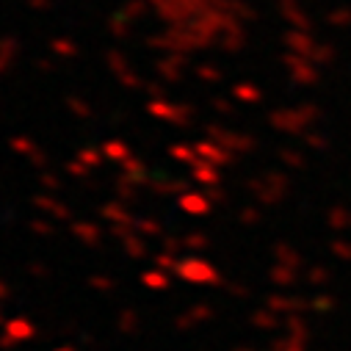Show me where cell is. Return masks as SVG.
<instances>
[{
  "instance_id": "1",
  "label": "cell",
  "mask_w": 351,
  "mask_h": 351,
  "mask_svg": "<svg viewBox=\"0 0 351 351\" xmlns=\"http://www.w3.org/2000/svg\"><path fill=\"white\" fill-rule=\"evenodd\" d=\"M9 335L12 337H20V340H28V337H34V329L25 321H12L9 324Z\"/></svg>"
},
{
  "instance_id": "2",
  "label": "cell",
  "mask_w": 351,
  "mask_h": 351,
  "mask_svg": "<svg viewBox=\"0 0 351 351\" xmlns=\"http://www.w3.org/2000/svg\"><path fill=\"white\" fill-rule=\"evenodd\" d=\"M0 346H3V348H14L17 343H14V337H0Z\"/></svg>"
},
{
  "instance_id": "3",
  "label": "cell",
  "mask_w": 351,
  "mask_h": 351,
  "mask_svg": "<svg viewBox=\"0 0 351 351\" xmlns=\"http://www.w3.org/2000/svg\"><path fill=\"white\" fill-rule=\"evenodd\" d=\"M58 351H72V348H58Z\"/></svg>"
}]
</instances>
